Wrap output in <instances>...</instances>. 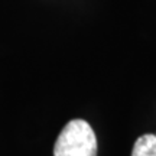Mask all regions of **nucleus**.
<instances>
[{"label":"nucleus","instance_id":"f03ea898","mask_svg":"<svg viewBox=\"0 0 156 156\" xmlns=\"http://www.w3.org/2000/svg\"><path fill=\"white\" fill-rule=\"evenodd\" d=\"M132 156H156V134H143L134 142Z\"/></svg>","mask_w":156,"mask_h":156},{"label":"nucleus","instance_id":"f257e3e1","mask_svg":"<svg viewBox=\"0 0 156 156\" xmlns=\"http://www.w3.org/2000/svg\"><path fill=\"white\" fill-rule=\"evenodd\" d=\"M54 156H97V137L83 119L68 122L54 146Z\"/></svg>","mask_w":156,"mask_h":156}]
</instances>
